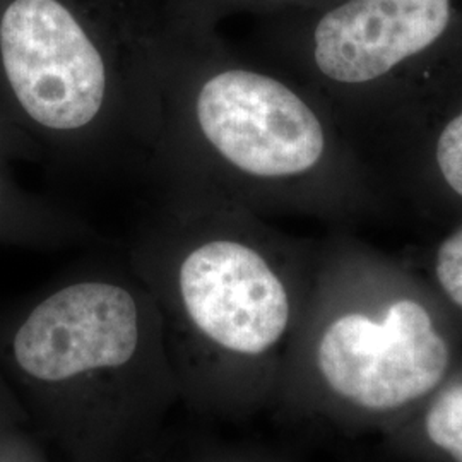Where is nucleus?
<instances>
[{"label":"nucleus","mask_w":462,"mask_h":462,"mask_svg":"<svg viewBox=\"0 0 462 462\" xmlns=\"http://www.w3.org/2000/svg\"><path fill=\"white\" fill-rule=\"evenodd\" d=\"M431 269L440 293L462 314V217L437 244Z\"/></svg>","instance_id":"nucleus-8"},{"label":"nucleus","mask_w":462,"mask_h":462,"mask_svg":"<svg viewBox=\"0 0 462 462\" xmlns=\"http://www.w3.org/2000/svg\"><path fill=\"white\" fill-rule=\"evenodd\" d=\"M273 66L326 99L356 148L462 78V0H334L307 11Z\"/></svg>","instance_id":"nucleus-4"},{"label":"nucleus","mask_w":462,"mask_h":462,"mask_svg":"<svg viewBox=\"0 0 462 462\" xmlns=\"http://www.w3.org/2000/svg\"><path fill=\"white\" fill-rule=\"evenodd\" d=\"M0 372L57 462H143L182 408L165 329L122 261H93L0 330Z\"/></svg>","instance_id":"nucleus-3"},{"label":"nucleus","mask_w":462,"mask_h":462,"mask_svg":"<svg viewBox=\"0 0 462 462\" xmlns=\"http://www.w3.org/2000/svg\"><path fill=\"white\" fill-rule=\"evenodd\" d=\"M430 440L454 462H462V383H454L437 397L427 413Z\"/></svg>","instance_id":"nucleus-7"},{"label":"nucleus","mask_w":462,"mask_h":462,"mask_svg":"<svg viewBox=\"0 0 462 462\" xmlns=\"http://www.w3.org/2000/svg\"><path fill=\"white\" fill-rule=\"evenodd\" d=\"M165 462H257L247 459L230 447L219 446L216 440H206L202 444H194L187 450H182L177 457L165 456Z\"/></svg>","instance_id":"nucleus-10"},{"label":"nucleus","mask_w":462,"mask_h":462,"mask_svg":"<svg viewBox=\"0 0 462 462\" xmlns=\"http://www.w3.org/2000/svg\"><path fill=\"white\" fill-rule=\"evenodd\" d=\"M314 257L245 208L162 199L124 259L162 314L183 410L216 423L248 408L297 332Z\"/></svg>","instance_id":"nucleus-2"},{"label":"nucleus","mask_w":462,"mask_h":462,"mask_svg":"<svg viewBox=\"0 0 462 462\" xmlns=\"http://www.w3.org/2000/svg\"><path fill=\"white\" fill-rule=\"evenodd\" d=\"M170 200L349 225L393 213L326 99L276 66L168 43L146 171Z\"/></svg>","instance_id":"nucleus-1"},{"label":"nucleus","mask_w":462,"mask_h":462,"mask_svg":"<svg viewBox=\"0 0 462 462\" xmlns=\"http://www.w3.org/2000/svg\"><path fill=\"white\" fill-rule=\"evenodd\" d=\"M240 4H250V5H263V7H280V9H305L312 11L317 7L328 5L334 0H238Z\"/></svg>","instance_id":"nucleus-12"},{"label":"nucleus","mask_w":462,"mask_h":462,"mask_svg":"<svg viewBox=\"0 0 462 462\" xmlns=\"http://www.w3.org/2000/svg\"><path fill=\"white\" fill-rule=\"evenodd\" d=\"M297 332L320 387L347 404L393 411L446 377L450 345L433 307L379 263L337 238L319 255Z\"/></svg>","instance_id":"nucleus-5"},{"label":"nucleus","mask_w":462,"mask_h":462,"mask_svg":"<svg viewBox=\"0 0 462 462\" xmlns=\"http://www.w3.org/2000/svg\"><path fill=\"white\" fill-rule=\"evenodd\" d=\"M21 427H30L28 416L23 411L11 385L0 372V437Z\"/></svg>","instance_id":"nucleus-11"},{"label":"nucleus","mask_w":462,"mask_h":462,"mask_svg":"<svg viewBox=\"0 0 462 462\" xmlns=\"http://www.w3.org/2000/svg\"><path fill=\"white\" fill-rule=\"evenodd\" d=\"M4 196H5V194H4V182H2V179H0V202L4 200Z\"/></svg>","instance_id":"nucleus-13"},{"label":"nucleus","mask_w":462,"mask_h":462,"mask_svg":"<svg viewBox=\"0 0 462 462\" xmlns=\"http://www.w3.org/2000/svg\"><path fill=\"white\" fill-rule=\"evenodd\" d=\"M0 462H53V457L32 427H21L0 437Z\"/></svg>","instance_id":"nucleus-9"},{"label":"nucleus","mask_w":462,"mask_h":462,"mask_svg":"<svg viewBox=\"0 0 462 462\" xmlns=\"http://www.w3.org/2000/svg\"><path fill=\"white\" fill-rule=\"evenodd\" d=\"M393 204L431 219L462 217V78L362 149Z\"/></svg>","instance_id":"nucleus-6"}]
</instances>
